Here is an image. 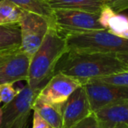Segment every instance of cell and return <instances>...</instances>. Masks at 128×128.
Here are the masks:
<instances>
[{"mask_svg":"<svg viewBox=\"0 0 128 128\" xmlns=\"http://www.w3.org/2000/svg\"><path fill=\"white\" fill-rule=\"evenodd\" d=\"M113 128H128V124H116Z\"/></svg>","mask_w":128,"mask_h":128,"instance_id":"484cf974","label":"cell"},{"mask_svg":"<svg viewBox=\"0 0 128 128\" xmlns=\"http://www.w3.org/2000/svg\"><path fill=\"white\" fill-rule=\"evenodd\" d=\"M105 6L112 8L116 13L128 10V0H103Z\"/></svg>","mask_w":128,"mask_h":128,"instance_id":"7402d4cb","label":"cell"},{"mask_svg":"<svg viewBox=\"0 0 128 128\" xmlns=\"http://www.w3.org/2000/svg\"><path fill=\"white\" fill-rule=\"evenodd\" d=\"M31 56L21 50L0 55V84H13L28 78Z\"/></svg>","mask_w":128,"mask_h":128,"instance_id":"9c48e42d","label":"cell"},{"mask_svg":"<svg viewBox=\"0 0 128 128\" xmlns=\"http://www.w3.org/2000/svg\"><path fill=\"white\" fill-rule=\"evenodd\" d=\"M32 110L38 112L51 128H63L62 110L60 107L50 104L36 98Z\"/></svg>","mask_w":128,"mask_h":128,"instance_id":"5bb4252c","label":"cell"},{"mask_svg":"<svg viewBox=\"0 0 128 128\" xmlns=\"http://www.w3.org/2000/svg\"><path fill=\"white\" fill-rule=\"evenodd\" d=\"M26 12L42 15L53 21V9L46 0H8Z\"/></svg>","mask_w":128,"mask_h":128,"instance_id":"9a60e30c","label":"cell"},{"mask_svg":"<svg viewBox=\"0 0 128 128\" xmlns=\"http://www.w3.org/2000/svg\"><path fill=\"white\" fill-rule=\"evenodd\" d=\"M128 27V17L120 13H115L108 23L107 31L117 36H120Z\"/></svg>","mask_w":128,"mask_h":128,"instance_id":"e0dca14e","label":"cell"},{"mask_svg":"<svg viewBox=\"0 0 128 128\" xmlns=\"http://www.w3.org/2000/svg\"><path fill=\"white\" fill-rule=\"evenodd\" d=\"M98 15L76 10H53V24L56 30L65 36L68 34L105 30L98 21Z\"/></svg>","mask_w":128,"mask_h":128,"instance_id":"5b68a950","label":"cell"},{"mask_svg":"<svg viewBox=\"0 0 128 128\" xmlns=\"http://www.w3.org/2000/svg\"><path fill=\"white\" fill-rule=\"evenodd\" d=\"M67 51L81 53L119 54L128 52V40L107 30L68 34L64 36Z\"/></svg>","mask_w":128,"mask_h":128,"instance_id":"3957f363","label":"cell"},{"mask_svg":"<svg viewBox=\"0 0 128 128\" xmlns=\"http://www.w3.org/2000/svg\"><path fill=\"white\" fill-rule=\"evenodd\" d=\"M53 10L66 9L99 14L105 6L103 0H46Z\"/></svg>","mask_w":128,"mask_h":128,"instance_id":"4fadbf2b","label":"cell"},{"mask_svg":"<svg viewBox=\"0 0 128 128\" xmlns=\"http://www.w3.org/2000/svg\"><path fill=\"white\" fill-rule=\"evenodd\" d=\"M124 71H128V66L118 58L117 54L67 51L57 63L54 73L62 72L84 84Z\"/></svg>","mask_w":128,"mask_h":128,"instance_id":"6da1fadb","label":"cell"},{"mask_svg":"<svg viewBox=\"0 0 128 128\" xmlns=\"http://www.w3.org/2000/svg\"><path fill=\"white\" fill-rule=\"evenodd\" d=\"M66 52L65 37L52 26L40 48L31 57L27 85L41 90L54 76L57 63Z\"/></svg>","mask_w":128,"mask_h":128,"instance_id":"7a4b0ae2","label":"cell"},{"mask_svg":"<svg viewBox=\"0 0 128 128\" xmlns=\"http://www.w3.org/2000/svg\"><path fill=\"white\" fill-rule=\"evenodd\" d=\"M63 128H72L92 113L84 85L77 88L60 107Z\"/></svg>","mask_w":128,"mask_h":128,"instance_id":"30bf717a","label":"cell"},{"mask_svg":"<svg viewBox=\"0 0 128 128\" xmlns=\"http://www.w3.org/2000/svg\"><path fill=\"white\" fill-rule=\"evenodd\" d=\"M96 81L106 82V84H115V85L128 87V71L121 72V73L114 74V75H110L108 76L96 79Z\"/></svg>","mask_w":128,"mask_h":128,"instance_id":"ac0fdd59","label":"cell"},{"mask_svg":"<svg viewBox=\"0 0 128 128\" xmlns=\"http://www.w3.org/2000/svg\"><path fill=\"white\" fill-rule=\"evenodd\" d=\"M115 13L116 12L112 8H110L107 6H104L103 9H102L101 12H99V15H98V21H99L100 25H101L105 30H107L109 21H110L112 17L113 16Z\"/></svg>","mask_w":128,"mask_h":128,"instance_id":"44dd1931","label":"cell"},{"mask_svg":"<svg viewBox=\"0 0 128 128\" xmlns=\"http://www.w3.org/2000/svg\"><path fill=\"white\" fill-rule=\"evenodd\" d=\"M32 128H51L50 126L40 117L38 112L34 110L32 117Z\"/></svg>","mask_w":128,"mask_h":128,"instance_id":"603a6c76","label":"cell"},{"mask_svg":"<svg viewBox=\"0 0 128 128\" xmlns=\"http://www.w3.org/2000/svg\"><path fill=\"white\" fill-rule=\"evenodd\" d=\"M2 118H3V113H2V108L0 107V126L2 124Z\"/></svg>","mask_w":128,"mask_h":128,"instance_id":"4316f807","label":"cell"},{"mask_svg":"<svg viewBox=\"0 0 128 128\" xmlns=\"http://www.w3.org/2000/svg\"><path fill=\"white\" fill-rule=\"evenodd\" d=\"M23 10L8 0H0V25L18 23Z\"/></svg>","mask_w":128,"mask_h":128,"instance_id":"2e32d148","label":"cell"},{"mask_svg":"<svg viewBox=\"0 0 128 128\" xmlns=\"http://www.w3.org/2000/svg\"><path fill=\"white\" fill-rule=\"evenodd\" d=\"M72 128H104L94 112L79 121Z\"/></svg>","mask_w":128,"mask_h":128,"instance_id":"ffe728a7","label":"cell"},{"mask_svg":"<svg viewBox=\"0 0 128 128\" xmlns=\"http://www.w3.org/2000/svg\"><path fill=\"white\" fill-rule=\"evenodd\" d=\"M40 90L26 85L11 102L3 105L2 124L0 128H26L34 103Z\"/></svg>","mask_w":128,"mask_h":128,"instance_id":"277c9868","label":"cell"},{"mask_svg":"<svg viewBox=\"0 0 128 128\" xmlns=\"http://www.w3.org/2000/svg\"><path fill=\"white\" fill-rule=\"evenodd\" d=\"M104 128H113L116 124H128V100L109 104L94 112Z\"/></svg>","mask_w":128,"mask_h":128,"instance_id":"8fae6325","label":"cell"},{"mask_svg":"<svg viewBox=\"0 0 128 128\" xmlns=\"http://www.w3.org/2000/svg\"><path fill=\"white\" fill-rule=\"evenodd\" d=\"M82 85V84L76 78L56 72L41 88L37 98L60 108L70 95Z\"/></svg>","mask_w":128,"mask_h":128,"instance_id":"ba28073f","label":"cell"},{"mask_svg":"<svg viewBox=\"0 0 128 128\" xmlns=\"http://www.w3.org/2000/svg\"><path fill=\"white\" fill-rule=\"evenodd\" d=\"M13 84H0V103L4 104L11 102L18 95L20 90L13 88Z\"/></svg>","mask_w":128,"mask_h":128,"instance_id":"d6986e66","label":"cell"},{"mask_svg":"<svg viewBox=\"0 0 128 128\" xmlns=\"http://www.w3.org/2000/svg\"><path fill=\"white\" fill-rule=\"evenodd\" d=\"M119 37H121V38H124V39H126V40H128V27H127V29H126V31H124V32H123L122 34H121Z\"/></svg>","mask_w":128,"mask_h":128,"instance_id":"d4e9b609","label":"cell"},{"mask_svg":"<svg viewBox=\"0 0 128 128\" xmlns=\"http://www.w3.org/2000/svg\"><path fill=\"white\" fill-rule=\"evenodd\" d=\"M117 56H118V58L121 60V62H124V64H126V65L128 66V52L117 54Z\"/></svg>","mask_w":128,"mask_h":128,"instance_id":"cb8c5ba5","label":"cell"},{"mask_svg":"<svg viewBox=\"0 0 128 128\" xmlns=\"http://www.w3.org/2000/svg\"><path fill=\"white\" fill-rule=\"evenodd\" d=\"M82 85L87 93L92 112L112 104L128 100V87L96 80L89 81Z\"/></svg>","mask_w":128,"mask_h":128,"instance_id":"52a82bcc","label":"cell"},{"mask_svg":"<svg viewBox=\"0 0 128 128\" xmlns=\"http://www.w3.org/2000/svg\"><path fill=\"white\" fill-rule=\"evenodd\" d=\"M21 32V50L32 57L44 40L53 21L42 15L23 11L18 22Z\"/></svg>","mask_w":128,"mask_h":128,"instance_id":"8992f818","label":"cell"},{"mask_svg":"<svg viewBox=\"0 0 128 128\" xmlns=\"http://www.w3.org/2000/svg\"><path fill=\"white\" fill-rule=\"evenodd\" d=\"M21 48V32L18 23L0 25V55Z\"/></svg>","mask_w":128,"mask_h":128,"instance_id":"7c38bea8","label":"cell"}]
</instances>
